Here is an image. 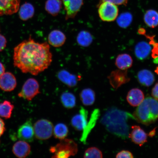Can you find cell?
Returning a JSON list of instances; mask_svg holds the SVG:
<instances>
[{"mask_svg": "<svg viewBox=\"0 0 158 158\" xmlns=\"http://www.w3.org/2000/svg\"><path fill=\"white\" fill-rule=\"evenodd\" d=\"M151 50V47L149 43L145 41H141L136 45L135 54L138 59L143 60L149 56Z\"/></svg>", "mask_w": 158, "mask_h": 158, "instance_id": "20", "label": "cell"}, {"mask_svg": "<svg viewBox=\"0 0 158 158\" xmlns=\"http://www.w3.org/2000/svg\"><path fill=\"white\" fill-rule=\"evenodd\" d=\"M19 15L22 20L27 21L32 18L35 14V9L31 4L25 3L19 8Z\"/></svg>", "mask_w": 158, "mask_h": 158, "instance_id": "23", "label": "cell"}, {"mask_svg": "<svg viewBox=\"0 0 158 158\" xmlns=\"http://www.w3.org/2000/svg\"><path fill=\"white\" fill-rule=\"evenodd\" d=\"M128 0H100V2H108L116 5H127Z\"/></svg>", "mask_w": 158, "mask_h": 158, "instance_id": "34", "label": "cell"}, {"mask_svg": "<svg viewBox=\"0 0 158 158\" xmlns=\"http://www.w3.org/2000/svg\"><path fill=\"white\" fill-rule=\"evenodd\" d=\"M66 11V20L74 19L83 4V0H62Z\"/></svg>", "mask_w": 158, "mask_h": 158, "instance_id": "9", "label": "cell"}, {"mask_svg": "<svg viewBox=\"0 0 158 158\" xmlns=\"http://www.w3.org/2000/svg\"><path fill=\"white\" fill-rule=\"evenodd\" d=\"M14 106L8 101L0 103V116L6 119L10 118Z\"/></svg>", "mask_w": 158, "mask_h": 158, "instance_id": "29", "label": "cell"}, {"mask_svg": "<svg viewBox=\"0 0 158 158\" xmlns=\"http://www.w3.org/2000/svg\"><path fill=\"white\" fill-rule=\"evenodd\" d=\"M80 96L81 100L84 106H91L95 100V93L90 88L84 89L81 92Z\"/></svg>", "mask_w": 158, "mask_h": 158, "instance_id": "25", "label": "cell"}, {"mask_svg": "<svg viewBox=\"0 0 158 158\" xmlns=\"http://www.w3.org/2000/svg\"><path fill=\"white\" fill-rule=\"evenodd\" d=\"M5 73V68L3 64L0 62V77Z\"/></svg>", "mask_w": 158, "mask_h": 158, "instance_id": "38", "label": "cell"}, {"mask_svg": "<svg viewBox=\"0 0 158 158\" xmlns=\"http://www.w3.org/2000/svg\"><path fill=\"white\" fill-rule=\"evenodd\" d=\"M103 157L102 152L98 148L91 147L88 148L85 151L84 157L85 158H102Z\"/></svg>", "mask_w": 158, "mask_h": 158, "instance_id": "32", "label": "cell"}, {"mask_svg": "<svg viewBox=\"0 0 158 158\" xmlns=\"http://www.w3.org/2000/svg\"><path fill=\"white\" fill-rule=\"evenodd\" d=\"M132 131L129 138L134 143L140 146L143 145L147 141V134L144 130L137 126H132Z\"/></svg>", "mask_w": 158, "mask_h": 158, "instance_id": "14", "label": "cell"}, {"mask_svg": "<svg viewBox=\"0 0 158 158\" xmlns=\"http://www.w3.org/2000/svg\"><path fill=\"white\" fill-rule=\"evenodd\" d=\"M7 41L5 37L0 34V52L4 50L6 46Z\"/></svg>", "mask_w": 158, "mask_h": 158, "instance_id": "35", "label": "cell"}, {"mask_svg": "<svg viewBox=\"0 0 158 158\" xmlns=\"http://www.w3.org/2000/svg\"><path fill=\"white\" fill-rule=\"evenodd\" d=\"M144 20L148 27L155 28L158 26V13L154 10H148L144 15Z\"/></svg>", "mask_w": 158, "mask_h": 158, "instance_id": "27", "label": "cell"}, {"mask_svg": "<svg viewBox=\"0 0 158 158\" xmlns=\"http://www.w3.org/2000/svg\"><path fill=\"white\" fill-rule=\"evenodd\" d=\"M6 130L5 124L3 120L0 118V138L3 135Z\"/></svg>", "mask_w": 158, "mask_h": 158, "instance_id": "37", "label": "cell"}, {"mask_svg": "<svg viewBox=\"0 0 158 158\" xmlns=\"http://www.w3.org/2000/svg\"><path fill=\"white\" fill-rule=\"evenodd\" d=\"M52 60L49 44L35 42L31 37L14 49V65L24 73L37 76L48 69Z\"/></svg>", "mask_w": 158, "mask_h": 158, "instance_id": "1", "label": "cell"}, {"mask_svg": "<svg viewBox=\"0 0 158 158\" xmlns=\"http://www.w3.org/2000/svg\"><path fill=\"white\" fill-rule=\"evenodd\" d=\"M133 116L136 120L145 125L154 123L158 117V101L151 97L144 99L138 106Z\"/></svg>", "mask_w": 158, "mask_h": 158, "instance_id": "3", "label": "cell"}, {"mask_svg": "<svg viewBox=\"0 0 158 158\" xmlns=\"http://www.w3.org/2000/svg\"><path fill=\"white\" fill-rule=\"evenodd\" d=\"M39 89L38 81L34 78H29L23 84L18 96L24 99L31 101L40 93Z\"/></svg>", "mask_w": 158, "mask_h": 158, "instance_id": "6", "label": "cell"}, {"mask_svg": "<svg viewBox=\"0 0 158 158\" xmlns=\"http://www.w3.org/2000/svg\"><path fill=\"white\" fill-rule=\"evenodd\" d=\"M88 112L87 110L81 107L79 113L73 116L71 120L72 126L78 131L83 130L87 124Z\"/></svg>", "mask_w": 158, "mask_h": 158, "instance_id": "10", "label": "cell"}, {"mask_svg": "<svg viewBox=\"0 0 158 158\" xmlns=\"http://www.w3.org/2000/svg\"><path fill=\"white\" fill-rule=\"evenodd\" d=\"M51 153L54 154L52 158H67L74 156L77 153V145L72 139H64L60 143L49 149Z\"/></svg>", "mask_w": 158, "mask_h": 158, "instance_id": "4", "label": "cell"}, {"mask_svg": "<svg viewBox=\"0 0 158 158\" xmlns=\"http://www.w3.org/2000/svg\"><path fill=\"white\" fill-rule=\"evenodd\" d=\"M118 10L116 5L108 2L101 4L98 10L100 18L104 21L115 20L118 15Z\"/></svg>", "mask_w": 158, "mask_h": 158, "instance_id": "7", "label": "cell"}, {"mask_svg": "<svg viewBox=\"0 0 158 158\" xmlns=\"http://www.w3.org/2000/svg\"><path fill=\"white\" fill-rule=\"evenodd\" d=\"M35 136L37 139L45 140L49 139L52 135L54 126L52 122L45 119L39 120L33 126Z\"/></svg>", "mask_w": 158, "mask_h": 158, "instance_id": "5", "label": "cell"}, {"mask_svg": "<svg viewBox=\"0 0 158 158\" xmlns=\"http://www.w3.org/2000/svg\"><path fill=\"white\" fill-rule=\"evenodd\" d=\"M133 155L131 152L127 151H122L120 152L116 156V158H133Z\"/></svg>", "mask_w": 158, "mask_h": 158, "instance_id": "33", "label": "cell"}, {"mask_svg": "<svg viewBox=\"0 0 158 158\" xmlns=\"http://www.w3.org/2000/svg\"><path fill=\"white\" fill-rule=\"evenodd\" d=\"M20 0H0V16L16 13L19 8Z\"/></svg>", "mask_w": 158, "mask_h": 158, "instance_id": "11", "label": "cell"}, {"mask_svg": "<svg viewBox=\"0 0 158 158\" xmlns=\"http://www.w3.org/2000/svg\"><path fill=\"white\" fill-rule=\"evenodd\" d=\"M144 99L143 92L139 89H133L128 92L127 100L128 103L132 106H138Z\"/></svg>", "mask_w": 158, "mask_h": 158, "instance_id": "19", "label": "cell"}, {"mask_svg": "<svg viewBox=\"0 0 158 158\" xmlns=\"http://www.w3.org/2000/svg\"><path fill=\"white\" fill-rule=\"evenodd\" d=\"M12 151L17 157L25 158L31 153V146L27 142L20 140L14 145Z\"/></svg>", "mask_w": 158, "mask_h": 158, "instance_id": "16", "label": "cell"}, {"mask_svg": "<svg viewBox=\"0 0 158 158\" xmlns=\"http://www.w3.org/2000/svg\"><path fill=\"white\" fill-rule=\"evenodd\" d=\"M155 72L158 75V66L157 67L156 69Z\"/></svg>", "mask_w": 158, "mask_h": 158, "instance_id": "39", "label": "cell"}, {"mask_svg": "<svg viewBox=\"0 0 158 158\" xmlns=\"http://www.w3.org/2000/svg\"><path fill=\"white\" fill-rule=\"evenodd\" d=\"M66 35L59 30H54L49 33L48 36L49 44L55 47L62 46L66 41Z\"/></svg>", "mask_w": 158, "mask_h": 158, "instance_id": "17", "label": "cell"}, {"mask_svg": "<svg viewBox=\"0 0 158 158\" xmlns=\"http://www.w3.org/2000/svg\"><path fill=\"white\" fill-rule=\"evenodd\" d=\"M57 77L63 83L71 88L77 85L79 79L78 76L64 70L59 71L57 74Z\"/></svg>", "mask_w": 158, "mask_h": 158, "instance_id": "18", "label": "cell"}, {"mask_svg": "<svg viewBox=\"0 0 158 158\" xmlns=\"http://www.w3.org/2000/svg\"><path fill=\"white\" fill-rule=\"evenodd\" d=\"M152 95L154 98L158 101V82L152 90Z\"/></svg>", "mask_w": 158, "mask_h": 158, "instance_id": "36", "label": "cell"}, {"mask_svg": "<svg viewBox=\"0 0 158 158\" xmlns=\"http://www.w3.org/2000/svg\"><path fill=\"white\" fill-rule=\"evenodd\" d=\"M60 99L63 106L67 109L73 108L76 105V96L72 93L68 92L63 93L61 94Z\"/></svg>", "mask_w": 158, "mask_h": 158, "instance_id": "26", "label": "cell"}, {"mask_svg": "<svg viewBox=\"0 0 158 158\" xmlns=\"http://www.w3.org/2000/svg\"></svg>", "mask_w": 158, "mask_h": 158, "instance_id": "40", "label": "cell"}, {"mask_svg": "<svg viewBox=\"0 0 158 158\" xmlns=\"http://www.w3.org/2000/svg\"><path fill=\"white\" fill-rule=\"evenodd\" d=\"M16 78L12 73H5L0 77V88L5 92H11L17 86Z\"/></svg>", "mask_w": 158, "mask_h": 158, "instance_id": "13", "label": "cell"}, {"mask_svg": "<svg viewBox=\"0 0 158 158\" xmlns=\"http://www.w3.org/2000/svg\"><path fill=\"white\" fill-rule=\"evenodd\" d=\"M132 64L133 59L128 54H120L118 55L116 59L115 64L120 70H126L131 68Z\"/></svg>", "mask_w": 158, "mask_h": 158, "instance_id": "22", "label": "cell"}, {"mask_svg": "<svg viewBox=\"0 0 158 158\" xmlns=\"http://www.w3.org/2000/svg\"><path fill=\"white\" fill-rule=\"evenodd\" d=\"M138 80L139 83L145 86L149 87L152 85L155 81V78L153 73L148 70L139 71L138 75Z\"/></svg>", "mask_w": 158, "mask_h": 158, "instance_id": "21", "label": "cell"}, {"mask_svg": "<svg viewBox=\"0 0 158 158\" xmlns=\"http://www.w3.org/2000/svg\"><path fill=\"white\" fill-rule=\"evenodd\" d=\"M100 115V111L98 109H95L91 115L87 124L85 129L83 130V132L81 138V141L84 143H85L86 139L92 130L93 129Z\"/></svg>", "mask_w": 158, "mask_h": 158, "instance_id": "15", "label": "cell"}, {"mask_svg": "<svg viewBox=\"0 0 158 158\" xmlns=\"http://www.w3.org/2000/svg\"><path fill=\"white\" fill-rule=\"evenodd\" d=\"M133 16L131 13L125 12L121 14L116 20L118 24L122 28H126L131 24Z\"/></svg>", "mask_w": 158, "mask_h": 158, "instance_id": "31", "label": "cell"}, {"mask_svg": "<svg viewBox=\"0 0 158 158\" xmlns=\"http://www.w3.org/2000/svg\"><path fill=\"white\" fill-rule=\"evenodd\" d=\"M68 128L64 123H58L54 127L53 134L55 137L57 139L60 140L65 139L68 136Z\"/></svg>", "mask_w": 158, "mask_h": 158, "instance_id": "30", "label": "cell"}, {"mask_svg": "<svg viewBox=\"0 0 158 158\" xmlns=\"http://www.w3.org/2000/svg\"><path fill=\"white\" fill-rule=\"evenodd\" d=\"M126 70H118L112 72L108 77L110 84L114 88H117L129 81Z\"/></svg>", "mask_w": 158, "mask_h": 158, "instance_id": "12", "label": "cell"}, {"mask_svg": "<svg viewBox=\"0 0 158 158\" xmlns=\"http://www.w3.org/2000/svg\"><path fill=\"white\" fill-rule=\"evenodd\" d=\"M61 0H47L45 4V9L53 16L58 15L62 7Z\"/></svg>", "mask_w": 158, "mask_h": 158, "instance_id": "24", "label": "cell"}, {"mask_svg": "<svg viewBox=\"0 0 158 158\" xmlns=\"http://www.w3.org/2000/svg\"><path fill=\"white\" fill-rule=\"evenodd\" d=\"M93 38L89 31H82L79 33L77 37V41L78 44L82 47H88L92 44Z\"/></svg>", "mask_w": 158, "mask_h": 158, "instance_id": "28", "label": "cell"}, {"mask_svg": "<svg viewBox=\"0 0 158 158\" xmlns=\"http://www.w3.org/2000/svg\"><path fill=\"white\" fill-rule=\"evenodd\" d=\"M17 137L21 141L31 143L34 139V128L31 119L27 120L20 126L18 130Z\"/></svg>", "mask_w": 158, "mask_h": 158, "instance_id": "8", "label": "cell"}, {"mask_svg": "<svg viewBox=\"0 0 158 158\" xmlns=\"http://www.w3.org/2000/svg\"><path fill=\"white\" fill-rule=\"evenodd\" d=\"M130 119L135 120L133 114L112 107L104 114L101 119V123L110 133L123 139H126L129 137L130 126L128 122Z\"/></svg>", "mask_w": 158, "mask_h": 158, "instance_id": "2", "label": "cell"}]
</instances>
